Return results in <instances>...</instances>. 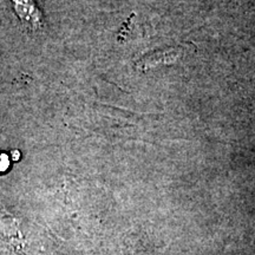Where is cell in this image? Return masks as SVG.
I'll list each match as a JSON object with an SVG mask.
<instances>
[{"label":"cell","instance_id":"obj_1","mask_svg":"<svg viewBox=\"0 0 255 255\" xmlns=\"http://www.w3.org/2000/svg\"><path fill=\"white\" fill-rule=\"evenodd\" d=\"M8 2L25 30L30 33L41 31L44 27L43 13L34 0H8Z\"/></svg>","mask_w":255,"mask_h":255},{"label":"cell","instance_id":"obj_2","mask_svg":"<svg viewBox=\"0 0 255 255\" xmlns=\"http://www.w3.org/2000/svg\"><path fill=\"white\" fill-rule=\"evenodd\" d=\"M183 46H174L169 47V49L155 51V52L148 53V55L143 56L141 59L137 60L136 68L144 71V70L155 68L161 64H173L183 56Z\"/></svg>","mask_w":255,"mask_h":255},{"label":"cell","instance_id":"obj_3","mask_svg":"<svg viewBox=\"0 0 255 255\" xmlns=\"http://www.w3.org/2000/svg\"><path fill=\"white\" fill-rule=\"evenodd\" d=\"M8 165V158L6 155H1L0 156V171L5 170Z\"/></svg>","mask_w":255,"mask_h":255}]
</instances>
